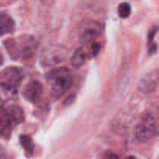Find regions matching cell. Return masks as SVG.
<instances>
[{"label":"cell","mask_w":159,"mask_h":159,"mask_svg":"<svg viewBox=\"0 0 159 159\" xmlns=\"http://www.w3.org/2000/svg\"><path fill=\"white\" fill-rule=\"evenodd\" d=\"M0 159H6V152L4 148L0 145Z\"/></svg>","instance_id":"15"},{"label":"cell","mask_w":159,"mask_h":159,"mask_svg":"<svg viewBox=\"0 0 159 159\" xmlns=\"http://www.w3.org/2000/svg\"><path fill=\"white\" fill-rule=\"evenodd\" d=\"M158 82V73L157 70L146 75L141 79L138 85L140 91L144 93H150L155 91Z\"/></svg>","instance_id":"6"},{"label":"cell","mask_w":159,"mask_h":159,"mask_svg":"<svg viewBox=\"0 0 159 159\" xmlns=\"http://www.w3.org/2000/svg\"><path fill=\"white\" fill-rule=\"evenodd\" d=\"M2 62H3V57H2V55L1 52H0V65L2 64Z\"/></svg>","instance_id":"17"},{"label":"cell","mask_w":159,"mask_h":159,"mask_svg":"<svg viewBox=\"0 0 159 159\" xmlns=\"http://www.w3.org/2000/svg\"><path fill=\"white\" fill-rule=\"evenodd\" d=\"M7 111L12 123L18 124L23 122V119H24V115H23V110L20 107L14 105L11 107Z\"/></svg>","instance_id":"11"},{"label":"cell","mask_w":159,"mask_h":159,"mask_svg":"<svg viewBox=\"0 0 159 159\" xmlns=\"http://www.w3.org/2000/svg\"><path fill=\"white\" fill-rule=\"evenodd\" d=\"M125 159H136V158L133 156H129V157H127V158H126Z\"/></svg>","instance_id":"18"},{"label":"cell","mask_w":159,"mask_h":159,"mask_svg":"<svg viewBox=\"0 0 159 159\" xmlns=\"http://www.w3.org/2000/svg\"><path fill=\"white\" fill-rule=\"evenodd\" d=\"M20 144L28 156H32L34 151V144L32 138L28 135H21L20 138Z\"/></svg>","instance_id":"12"},{"label":"cell","mask_w":159,"mask_h":159,"mask_svg":"<svg viewBox=\"0 0 159 159\" xmlns=\"http://www.w3.org/2000/svg\"><path fill=\"white\" fill-rule=\"evenodd\" d=\"M131 13V6L128 2H122L118 6V14L120 17L123 19H126L130 16Z\"/></svg>","instance_id":"13"},{"label":"cell","mask_w":159,"mask_h":159,"mask_svg":"<svg viewBox=\"0 0 159 159\" xmlns=\"http://www.w3.org/2000/svg\"><path fill=\"white\" fill-rule=\"evenodd\" d=\"M99 48H100V46H99V43H96L93 46V55H96L97 54L98 51H99Z\"/></svg>","instance_id":"16"},{"label":"cell","mask_w":159,"mask_h":159,"mask_svg":"<svg viewBox=\"0 0 159 159\" xmlns=\"http://www.w3.org/2000/svg\"><path fill=\"white\" fill-rule=\"evenodd\" d=\"M103 159H119V157L116 154L110 152L105 154Z\"/></svg>","instance_id":"14"},{"label":"cell","mask_w":159,"mask_h":159,"mask_svg":"<svg viewBox=\"0 0 159 159\" xmlns=\"http://www.w3.org/2000/svg\"><path fill=\"white\" fill-rule=\"evenodd\" d=\"M47 80L51 88V97L57 99L68 91L72 84V76L65 67L54 68L47 75Z\"/></svg>","instance_id":"1"},{"label":"cell","mask_w":159,"mask_h":159,"mask_svg":"<svg viewBox=\"0 0 159 159\" xmlns=\"http://www.w3.org/2000/svg\"><path fill=\"white\" fill-rule=\"evenodd\" d=\"M15 93L16 87L6 82H0V99L6 102L10 99Z\"/></svg>","instance_id":"10"},{"label":"cell","mask_w":159,"mask_h":159,"mask_svg":"<svg viewBox=\"0 0 159 159\" xmlns=\"http://www.w3.org/2000/svg\"><path fill=\"white\" fill-rule=\"evenodd\" d=\"M102 26L98 22L93 20H85L79 26V36L84 43H89L99 37Z\"/></svg>","instance_id":"4"},{"label":"cell","mask_w":159,"mask_h":159,"mask_svg":"<svg viewBox=\"0 0 159 159\" xmlns=\"http://www.w3.org/2000/svg\"><path fill=\"white\" fill-rule=\"evenodd\" d=\"M157 133V124L155 118L147 114L141 118L135 130L136 138L141 142H146L155 136Z\"/></svg>","instance_id":"2"},{"label":"cell","mask_w":159,"mask_h":159,"mask_svg":"<svg viewBox=\"0 0 159 159\" xmlns=\"http://www.w3.org/2000/svg\"><path fill=\"white\" fill-rule=\"evenodd\" d=\"M65 51L57 45H50L43 48L40 54V61L46 66H53L61 63L65 59Z\"/></svg>","instance_id":"3"},{"label":"cell","mask_w":159,"mask_h":159,"mask_svg":"<svg viewBox=\"0 0 159 159\" xmlns=\"http://www.w3.org/2000/svg\"><path fill=\"white\" fill-rule=\"evenodd\" d=\"M43 93V85L38 81H31L23 91V96L30 102H37Z\"/></svg>","instance_id":"5"},{"label":"cell","mask_w":159,"mask_h":159,"mask_svg":"<svg viewBox=\"0 0 159 159\" xmlns=\"http://www.w3.org/2000/svg\"><path fill=\"white\" fill-rule=\"evenodd\" d=\"M86 58L87 54L85 53V50L82 49V48H79V49L76 50L75 52L73 54L72 57H71V65L76 68H80L81 66H82L85 64Z\"/></svg>","instance_id":"9"},{"label":"cell","mask_w":159,"mask_h":159,"mask_svg":"<svg viewBox=\"0 0 159 159\" xmlns=\"http://www.w3.org/2000/svg\"><path fill=\"white\" fill-rule=\"evenodd\" d=\"M15 23L9 15L0 13V37L13 32Z\"/></svg>","instance_id":"8"},{"label":"cell","mask_w":159,"mask_h":159,"mask_svg":"<svg viewBox=\"0 0 159 159\" xmlns=\"http://www.w3.org/2000/svg\"><path fill=\"white\" fill-rule=\"evenodd\" d=\"M12 122L6 109L0 107V135L3 138L10 137Z\"/></svg>","instance_id":"7"}]
</instances>
